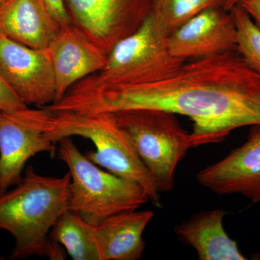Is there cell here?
<instances>
[{
  "mask_svg": "<svg viewBox=\"0 0 260 260\" xmlns=\"http://www.w3.org/2000/svg\"><path fill=\"white\" fill-rule=\"evenodd\" d=\"M71 25L107 55L139 28L153 0H63Z\"/></svg>",
  "mask_w": 260,
  "mask_h": 260,
  "instance_id": "7",
  "label": "cell"
},
{
  "mask_svg": "<svg viewBox=\"0 0 260 260\" xmlns=\"http://www.w3.org/2000/svg\"><path fill=\"white\" fill-rule=\"evenodd\" d=\"M51 15L55 18L60 28L71 25L69 15L65 8L63 0H44Z\"/></svg>",
  "mask_w": 260,
  "mask_h": 260,
  "instance_id": "20",
  "label": "cell"
},
{
  "mask_svg": "<svg viewBox=\"0 0 260 260\" xmlns=\"http://www.w3.org/2000/svg\"><path fill=\"white\" fill-rule=\"evenodd\" d=\"M60 28L44 0H5L0 5V37L46 49Z\"/></svg>",
  "mask_w": 260,
  "mask_h": 260,
  "instance_id": "13",
  "label": "cell"
},
{
  "mask_svg": "<svg viewBox=\"0 0 260 260\" xmlns=\"http://www.w3.org/2000/svg\"><path fill=\"white\" fill-rule=\"evenodd\" d=\"M49 237L74 260H101L93 225L67 209L51 229Z\"/></svg>",
  "mask_w": 260,
  "mask_h": 260,
  "instance_id": "16",
  "label": "cell"
},
{
  "mask_svg": "<svg viewBox=\"0 0 260 260\" xmlns=\"http://www.w3.org/2000/svg\"><path fill=\"white\" fill-rule=\"evenodd\" d=\"M70 181L69 172L61 177L43 176L29 166L14 189L0 194V230L14 238L13 259H65V249L49 234L68 209Z\"/></svg>",
  "mask_w": 260,
  "mask_h": 260,
  "instance_id": "3",
  "label": "cell"
},
{
  "mask_svg": "<svg viewBox=\"0 0 260 260\" xmlns=\"http://www.w3.org/2000/svg\"><path fill=\"white\" fill-rule=\"evenodd\" d=\"M226 0H153L150 13L168 37L188 20L211 7H223Z\"/></svg>",
  "mask_w": 260,
  "mask_h": 260,
  "instance_id": "17",
  "label": "cell"
},
{
  "mask_svg": "<svg viewBox=\"0 0 260 260\" xmlns=\"http://www.w3.org/2000/svg\"><path fill=\"white\" fill-rule=\"evenodd\" d=\"M226 214L223 209L200 211L177 225L174 232L196 251L200 260H245L237 242L224 229Z\"/></svg>",
  "mask_w": 260,
  "mask_h": 260,
  "instance_id": "15",
  "label": "cell"
},
{
  "mask_svg": "<svg viewBox=\"0 0 260 260\" xmlns=\"http://www.w3.org/2000/svg\"><path fill=\"white\" fill-rule=\"evenodd\" d=\"M47 50L55 78L54 103L80 80L100 71L107 62V54L72 25L59 29Z\"/></svg>",
  "mask_w": 260,
  "mask_h": 260,
  "instance_id": "11",
  "label": "cell"
},
{
  "mask_svg": "<svg viewBox=\"0 0 260 260\" xmlns=\"http://www.w3.org/2000/svg\"><path fill=\"white\" fill-rule=\"evenodd\" d=\"M5 1V0H0V5H1L2 3H4Z\"/></svg>",
  "mask_w": 260,
  "mask_h": 260,
  "instance_id": "23",
  "label": "cell"
},
{
  "mask_svg": "<svg viewBox=\"0 0 260 260\" xmlns=\"http://www.w3.org/2000/svg\"><path fill=\"white\" fill-rule=\"evenodd\" d=\"M57 157L69 169L68 210L96 225L112 215L140 209L149 201L140 184L104 171L80 151L73 140L57 142Z\"/></svg>",
  "mask_w": 260,
  "mask_h": 260,
  "instance_id": "4",
  "label": "cell"
},
{
  "mask_svg": "<svg viewBox=\"0 0 260 260\" xmlns=\"http://www.w3.org/2000/svg\"><path fill=\"white\" fill-rule=\"evenodd\" d=\"M167 34L150 13L139 28L121 39L100 71L70 89L87 90L114 85L153 83L174 74L185 60L171 54Z\"/></svg>",
  "mask_w": 260,
  "mask_h": 260,
  "instance_id": "5",
  "label": "cell"
},
{
  "mask_svg": "<svg viewBox=\"0 0 260 260\" xmlns=\"http://www.w3.org/2000/svg\"><path fill=\"white\" fill-rule=\"evenodd\" d=\"M152 210H133L112 215L93 225L101 260H138L145 249L143 233Z\"/></svg>",
  "mask_w": 260,
  "mask_h": 260,
  "instance_id": "14",
  "label": "cell"
},
{
  "mask_svg": "<svg viewBox=\"0 0 260 260\" xmlns=\"http://www.w3.org/2000/svg\"><path fill=\"white\" fill-rule=\"evenodd\" d=\"M13 112L54 143L72 136L90 140L95 148L94 151L85 154L90 161L108 172L138 183L144 189L149 201L156 208H161L158 186L114 113L53 111L28 107Z\"/></svg>",
  "mask_w": 260,
  "mask_h": 260,
  "instance_id": "2",
  "label": "cell"
},
{
  "mask_svg": "<svg viewBox=\"0 0 260 260\" xmlns=\"http://www.w3.org/2000/svg\"><path fill=\"white\" fill-rule=\"evenodd\" d=\"M27 107L0 76V112H14Z\"/></svg>",
  "mask_w": 260,
  "mask_h": 260,
  "instance_id": "19",
  "label": "cell"
},
{
  "mask_svg": "<svg viewBox=\"0 0 260 260\" xmlns=\"http://www.w3.org/2000/svg\"><path fill=\"white\" fill-rule=\"evenodd\" d=\"M239 5L260 28V0H242Z\"/></svg>",
  "mask_w": 260,
  "mask_h": 260,
  "instance_id": "21",
  "label": "cell"
},
{
  "mask_svg": "<svg viewBox=\"0 0 260 260\" xmlns=\"http://www.w3.org/2000/svg\"><path fill=\"white\" fill-rule=\"evenodd\" d=\"M0 76L28 107L55 102V78L47 48L35 49L0 37Z\"/></svg>",
  "mask_w": 260,
  "mask_h": 260,
  "instance_id": "8",
  "label": "cell"
},
{
  "mask_svg": "<svg viewBox=\"0 0 260 260\" xmlns=\"http://www.w3.org/2000/svg\"><path fill=\"white\" fill-rule=\"evenodd\" d=\"M230 13L237 31L236 50L249 68L260 73V28L240 5Z\"/></svg>",
  "mask_w": 260,
  "mask_h": 260,
  "instance_id": "18",
  "label": "cell"
},
{
  "mask_svg": "<svg viewBox=\"0 0 260 260\" xmlns=\"http://www.w3.org/2000/svg\"><path fill=\"white\" fill-rule=\"evenodd\" d=\"M80 112L153 109L189 118L192 148L224 141L234 130L260 124V73L237 50L186 61L153 83L114 85L72 93Z\"/></svg>",
  "mask_w": 260,
  "mask_h": 260,
  "instance_id": "1",
  "label": "cell"
},
{
  "mask_svg": "<svg viewBox=\"0 0 260 260\" xmlns=\"http://www.w3.org/2000/svg\"><path fill=\"white\" fill-rule=\"evenodd\" d=\"M167 44L173 56L185 61L235 50L234 19L223 7H211L169 36Z\"/></svg>",
  "mask_w": 260,
  "mask_h": 260,
  "instance_id": "10",
  "label": "cell"
},
{
  "mask_svg": "<svg viewBox=\"0 0 260 260\" xmlns=\"http://www.w3.org/2000/svg\"><path fill=\"white\" fill-rule=\"evenodd\" d=\"M56 143L14 112H0V194L23 179L27 161L41 153L54 157Z\"/></svg>",
  "mask_w": 260,
  "mask_h": 260,
  "instance_id": "12",
  "label": "cell"
},
{
  "mask_svg": "<svg viewBox=\"0 0 260 260\" xmlns=\"http://www.w3.org/2000/svg\"><path fill=\"white\" fill-rule=\"evenodd\" d=\"M197 181L215 194L242 195L259 203L260 124L251 126L244 144L200 171Z\"/></svg>",
  "mask_w": 260,
  "mask_h": 260,
  "instance_id": "9",
  "label": "cell"
},
{
  "mask_svg": "<svg viewBox=\"0 0 260 260\" xmlns=\"http://www.w3.org/2000/svg\"><path fill=\"white\" fill-rule=\"evenodd\" d=\"M242 1V0H226L225 4L224 5V8H225L227 11H230L232 8L237 6V5H239Z\"/></svg>",
  "mask_w": 260,
  "mask_h": 260,
  "instance_id": "22",
  "label": "cell"
},
{
  "mask_svg": "<svg viewBox=\"0 0 260 260\" xmlns=\"http://www.w3.org/2000/svg\"><path fill=\"white\" fill-rule=\"evenodd\" d=\"M114 114L160 192L173 190L178 165L192 148L190 133L181 125L177 114L153 109Z\"/></svg>",
  "mask_w": 260,
  "mask_h": 260,
  "instance_id": "6",
  "label": "cell"
}]
</instances>
